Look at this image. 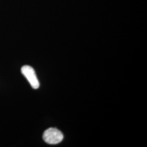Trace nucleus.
I'll return each instance as SVG.
<instances>
[{"label": "nucleus", "mask_w": 147, "mask_h": 147, "mask_svg": "<svg viewBox=\"0 0 147 147\" xmlns=\"http://www.w3.org/2000/svg\"><path fill=\"white\" fill-rule=\"evenodd\" d=\"M21 73L26 78L33 89H37L39 87V82L36 72L31 66L24 65L21 68Z\"/></svg>", "instance_id": "2"}, {"label": "nucleus", "mask_w": 147, "mask_h": 147, "mask_svg": "<svg viewBox=\"0 0 147 147\" xmlns=\"http://www.w3.org/2000/svg\"><path fill=\"white\" fill-rule=\"evenodd\" d=\"M42 138L45 142L49 144H56L62 141L63 135L57 129L51 127L44 131Z\"/></svg>", "instance_id": "1"}]
</instances>
